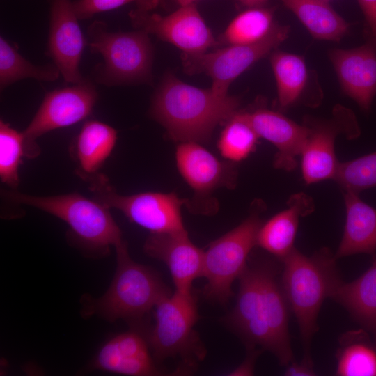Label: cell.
<instances>
[{"mask_svg":"<svg viewBox=\"0 0 376 376\" xmlns=\"http://www.w3.org/2000/svg\"><path fill=\"white\" fill-rule=\"evenodd\" d=\"M278 263L265 256L249 258L239 277L235 304L226 322L247 348L273 354L286 366L293 361L288 329V304L285 297Z\"/></svg>","mask_w":376,"mask_h":376,"instance_id":"cell-1","label":"cell"},{"mask_svg":"<svg viewBox=\"0 0 376 376\" xmlns=\"http://www.w3.org/2000/svg\"><path fill=\"white\" fill-rule=\"evenodd\" d=\"M239 105L237 97L189 85L168 72L153 95L150 114L173 140L203 143Z\"/></svg>","mask_w":376,"mask_h":376,"instance_id":"cell-2","label":"cell"},{"mask_svg":"<svg viewBox=\"0 0 376 376\" xmlns=\"http://www.w3.org/2000/svg\"><path fill=\"white\" fill-rule=\"evenodd\" d=\"M335 254L324 247L312 256L295 247L281 262V284L289 308L294 313L304 349L302 361L313 363L311 345L318 330L317 319L322 303L341 283Z\"/></svg>","mask_w":376,"mask_h":376,"instance_id":"cell-3","label":"cell"},{"mask_svg":"<svg viewBox=\"0 0 376 376\" xmlns=\"http://www.w3.org/2000/svg\"><path fill=\"white\" fill-rule=\"evenodd\" d=\"M115 248L117 267L112 282L97 299L86 297L82 314L97 315L110 322L123 320L136 327L170 292L157 272L130 257L125 241Z\"/></svg>","mask_w":376,"mask_h":376,"instance_id":"cell-4","label":"cell"},{"mask_svg":"<svg viewBox=\"0 0 376 376\" xmlns=\"http://www.w3.org/2000/svg\"><path fill=\"white\" fill-rule=\"evenodd\" d=\"M146 32H112L102 21H94L88 28L87 45L99 54L103 63L94 69L96 81L107 86L151 84L153 47Z\"/></svg>","mask_w":376,"mask_h":376,"instance_id":"cell-5","label":"cell"},{"mask_svg":"<svg viewBox=\"0 0 376 376\" xmlns=\"http://www.w3.org/2000/svg\"><path fill=\"white\" fill-rule=\"evenodd\" d=\"M6 196L16 203L34 207L65 221L89 252L104 255L123 241L110 208L95 199L78 193L39 196L8 191Z\"/></svg>","mask_w":376,"mask_h":376,"instance_id":"cell-6","label":"cell"},{"mask_svg":"<svg viewBox=\"0 0 376 376\" xmlns=\"http://www.w3.org/2000/svg\"><path fill=\"white\" fill-rule=\"evenodd\" d=\"M264 210L263 202L255 201L245 220L212 242L203 251L201 277L206 280L203 288L206 299L225 305L232 297V285L257 246V235L263 224L260 214Z\"/></svg>","mask_w":376,"mask_h":376,"instance_id":"cell-7","label":"cell"},{"mask_svg":"<svg viewBox=\"0 0 376 376\" xmlns=\"http://www.w3.org/2000/svg\"><path fill=\"white\" fill-rule=\"evenodd\" d=\"M198 318L193 292L175 291L163 297L155 307V324L147 336L155 359L180 357L186 373L192 372L195 363L205 355L194 330Z\"/></svg>","mask_w":376,"mask_h":376,"instance_id":"cell-8","label":"cell"},{"mask_svg":"<svg viewBox=\"0 0 376 376\" xmlns=\"http://www.w3.org/2000/svg\"><path fill=\"white\" fill-rule=\"evenodd\" d=\"M88 184L94 199L109 208H115L132 223L150 233L185 230L181 209L188 199L175 193L143 192L132 195L118 194L107 176L102 173L79 175Z\"/></svg>","mask_w":376,"mask_h":376,"instance_id":"cell-9","label":"cell"},{"mask_svg":"<svg viewBox=\"0 0 376 376\" xmlns=\"http://www.w3.org/2000/svg\"><path fill=\"white\" fill-rule=\"evenodd\" d=\"M288 26L274 23L260 40L244 45H232L213 52L189 54L182 53V68L189 75L204 73L212 81L211 88L228 94L233 81L253 63L272 53L288 36Z\"/></svg>","mask_w":376,"mask_h":376,"instance_id":"cell-10","label":"cell"},{"mask_svg":"<svg viewBox=\"0 0 376 376\" xmlns=\"http://www.w3.org/2000/svg\"><path fill=\"white\" fill-rule=\"evenodd\" d=\"M97 100L96 88L86 79L47 93L34 117L23 132L26 156L33 158L39 154L36 140L40 136L85 119L93 111Z\"/></svg>","mask_w":376,"mask_h":376,"instance_id":"cell-11","label":"cell"},{"mask_svg":"<svg viewBox=\"0 0 376 376\" xmlns=\"http://www.w3.org/2000/svg\"><path fill=\"white\" fill-rule=\"evenodd\" d=\"M308 134L301 152V173L308 184L334 179L340 162L335 153V141L340 134L354 139L360 130L351 111L338 106L328 120L305 117Z\"/></svg>","mask_w":376,"mask_h":376,"instance_id":"cell-12","label":"cell"},{"mask_svg":"<svg viewBox=\"0 0 376 376\" xmlns=\"http://www.w3.org/2000/svg\"><path fill=\"white\" fill-rule=\"evenodd\" d=\"M150 12L138 9L130 11L132 26L173 44L185 54H201L217 47V39L195 3L180 6L165 16Z\"/></svg>","mask_w":376,"mask_h":376,"instance_id":"cell-13","label":"cell"},{"mask_svg":"<svg viewBox=\"0 0 376 376\" xmlns=\"http://www.w3.org/2000/svg\"><path fill=\"white\" fill-rule=\"evenodd\" d=\"M49 26L47 54L66 82L76 84L84 78L79 63L85 39L71 0H49Z\"/></svg>","mask_w":376,"mask_h":376,"instance_id":"cell-14","label":"cell"},{"mask_svg":"<svg viewBox=\"0 0 376 376\" xmlns=\"http://www.w3.org/2000/svg\"><path fill=\"white\" fill-rule=\"evenodd\" d=\"M177 168L194 190V202L205 199L217 188L233 189L237 182L235 163L221 161L195 142L180 143L175 152Z\"/></svg>","mask_w":376,"mask_h":376,"instance_id":"cell-15","label":"cell"},{"mask_svg":"<svg viewBox=\"0 0 376 376\" xmlns=\"http://www.w3.org/2000/svg\"><path fill=\"white\" fill-rule=\"evenodd\" d=\"M143 251L148 256L166 265L175 291L192 292L193 282L201 277L204 251L191 241L186 230L150 233L144 243Z\"/></svg>","mask_w":376,"mask_h":376,"instance_id":"cell-16","label":"cell"},{"mask_svg":"<svg viewBox=\"0 0 376 376\" xmlns=\"http://www.w3.org/2000/svg\"><path fill=\"white\" fill-rule=\"evenodd\" d=\"M329 56L344 93L369 111L376 97V47L367 42L350 49H332Z\"/></svg>","mask_w":376,"mask_h":376,"instance_id":"cell-17","label":"cell"},{"mask_svg":"<svg viewBox=\"0 0 376 376\" xmlns=\"http://www.w3.org/2000/svg\"><path fill=\"white\" fill-rule=\"evenodd\" d=\"M148 347L147 338L137 329L119 334L103 345L90 368L130 376L164 375Z\"/></svg>","mask_w":376,"mask_h":376,"instance_id":"cell-18","label":"cell"},{"mask_svg":"<svg viewBox=\"0 0 376 376\" xmlns=\"http://www.w3.org/2000/svg\"><path fill=\"white\" fill-rule=\"evenodd\" d=\"M244 112L259 138L276 147L274 166L287 171L295 169L297 158L301 155L307 140L308 128L267 108L259 107Z\"/></svg>","mask_w":376,"mask_h":376,"instance_id":"cell-19","label":"cell"},{"mask_svg":"<svg viewBox=\"0 0 376 376\" xmlns=\"http://www.w3.org/2000/svg\"><path fill=\"white\" fill-rule=\"evenodd\" d=\"M287 203L286 209L263 222L257 235L256 245L280 261L295 248L300 217L311 214L315 207L304 193L292 195Z\"/></svg>","mask_w":376,"mask_h":376,"instance_id":"cell-20","label":"cell"},{"mask_svg":"<svg viewBox=\"0 0 376 376\" xmlns=\"http://www.w3.org/2000/svg\"><path fill=\"white\" fill-rule=\"evenodd\" d=\"M344 202L345 224L336 258L358 253L373 256L376 251V209L352 191H344Z\"/></svg>","mask_w":376,"mask_h":376,"instance_id":"cell-21","label":"cell"},{"mask_svg":"<svg viewBox=\"0 0 376 376\" xmlns=\"http://www.w3.org/2000/svg\"><path fill=\"white\" fill-rule=\"evenodd\" d=\"M331 298L343 306L352 318L376 339V257L371 266L350 283L343 281Z\"/></svg>","mask_w":376,"mask_h":376,"instance_id":"cell-22","label":"cell"},{"mask_svg":"<svg viewBox=\"0 0 376 376\" xmlns=\"http://www.w3.org/2000/svg\"><path fill=\"white\" fill-rule=\"evenodd\" d=\"M117 131L99 120L86 122L75 143V153L79 165L78 174L92 175L103 165L113 150Z\"/></svg>","mask_w":376,"mask_h":376,"instance_id":"cell-23","label":"cell"},{"mask_svg":"<svg viewBox=\"0 0 376 376\" xmlns=\"http://www.w3.org/2000/svg\"><path fill=\"white\" fill-rule=\"evenodd\" d=\"M301 21L311 35L319 40L339 42L349 24L326 0H281Z\"/></svg>","mask_w":376,"mask_h":376,"instance_id":"cell-24","label":"cell"},{"mask_svg":"<svg viewBox=\"0 0 376 376\" xmlns=\"http://www.w3.org/2000/svg\"><path fill=\"white\" fill-rule=\"evenodd\" d=\"M364 329L349 331L339 339L336 375L376 376V339Z\"/></svg>","mask_w":376,"mask_h":376,"instance_id":"cell-25","label":"cell"},{"mask_svg":"<svg viewBox=\"0 0 376 376\" xmlns=\"http://www.w3.org/2000/svg\"><path fill=\"white\" fill-rule=\"evenodd\" d=\"M270 63L276 82L279 107L288 109L301 99L306 88L308 73L305 60L299 55L274 50Z\"/></svg>","mask_w":376,"mask_h":376,"instance_id":"cell-26","label":"cell"},{"mask_svg":"<svg viewBox=\"0 0 376 376\" xmlns=\"http://www.w3.org/2000/svg\"><path fill=\"white\" fill-rule=\"evenodd\" d=\"M61 75L54 63L36 65L17 51L3 36L0 37V87L3 90L12 84L24 79L32 78L39 81H54Z\"/></svg>","mask_w":376,"mask_h":376,"instance_id":"cell-27","label":"cell"},{"mask_svg":"<svg viewBox=\"0 0 376 376\" xmlns=\"http://www.w3.org/2000/svg\"><path fill=\"white\" fill-rule=\"evenodd\" d=\"M274 9L249 8L239 14L217 39V47L244 45L263 39L274 24Z\"/></svg>","mask_w":376,"mask_h":376,"instance_id":"cell-28","label":"cell"},{"mask_svg":"<svg viewBox=\"0 0 376 376\" xmlns=\"http://www.w3.org/2000/svg\"><path fill=\"white\" fill-rule=\"evenodd\" d=\"M258 139L245 112L238 110L225 123L217 147L227 161L236 163L246 159L255 150Z\"/></svg>","mask_w":376,"mask_h":376,"instance_id":"cell-29","label":"cell"},{"mask_svg":"<svg viewBox=\"0 0 376 376\" xmlns=\"http://www.w3.org/2000/svg\"><path fill=\"white\" fill-rule=\"evenodd\" d=\"M23 156H26L23 132L1 120L0 178L3 183L12 188L19 185V168Z\"/></svg>","mask_w":376,"mask_h":376,"instance_id":"cell-30","label":"cell"},{"mask_svg":"<svg viewBox=\"0 0 376 376\" xmlns=\"http://www.w3.org/2000/svg\"><path fill=\"white\" fill-rule=\"evenodd\" d=\"M344 191L359 194L376 187V152L339 164L334 179Z\"/></svg>","mask_w":376,"mask_h":376,"instance_id":"cell-31","label":"cell"},{"mask_svg":"<svg viewBox=\"0 0 376 376\" xmlns=\"http://www.w3.org/2000/svg\"><path fill=\"white\" fill-rule=\"evenodd\" d=\"M165 0H76L73 6L79 20L87 19L96 14L134 3L136 9L151 11Z\"/></svg>","mask_w":376,"mask_h":376,"instance_id":"cell-32","label":"cell"},{"mask_svg":"<svg viewBox=\"0 0 376 376\" xmlns=\"http://www.w3.org/2000/svg\"><path fill=\"white\" fill-rule=\"evenodd\" d=\"M366 19L368 42L376 47V0H357Z\"/></svg>","mask_w":376,"mask_h":376,"instance_id":"cell-33","label":"cell"},{"mask_svg":"<svg viewBox=\"0 0 376 376\" xmlns=\"http://www.w3.org/2000/svg\"><path fill=\"white\" fill-rule=\"evenodd\" d=\"M248 354L244 361L236 368L232 370L228 375H252L254 373L255 363L257 357L262 350L258 348H247Z\"/></svg>","mask_w":376,"mask_h":376,"instance_id":"cell-34","label":"cell"},{"mask_svg":"<svg viewBox=\"0 0 376 376\" xmlns=\"http://www.w3.org/2000/svg\"><path fill=\"white\" fill-rule=\"evenodd\" d=\"M313 364L304 361L301 362L291 361L285 367V375L288 376H313L315 375Z\"/></svg>","mask_w":376,"mask_h":376,"instance_id":"cell-35","label":"cell"},{"mask_svg":"<svg viewBox=\"0 0 376 376\" xmlns=\"http://www.w3.org/2000/svg\"><path fill=\"white\" fill-rule=\"evenodd\" d=\"M242 5L249 8L261 7L267 0H237Z\"/></svg>","mask_w":376,"mask_h":376,"instance_id":"cell-36","label":"cell"},{"mask_svg":"<svg viewBox=\"0 0 376 376\" xmlns=\"http://www.w3.org/2000/svg\"><path fill=\"white\" fill-rule=\"evenodd\" d=\"M180 6H187L191 3H194L198 0H175Z\"/></svg>","mask_w":376,"mask_h":376,"instance_id":"cell-37","label":"cell"},{"mask_svg":"<svg viewBox=\"0 0 376 376\" xmlns=\"http://www.w3.org/2000/svg\"><path fill=\"white\" fill-rule=\"evenodd\" d=\"M326 1H330V0H326Z\"/></svg>","mask_w":376,"mask_h":376,"instance_id":"cell-38","label":"cell"}]
</instances>
